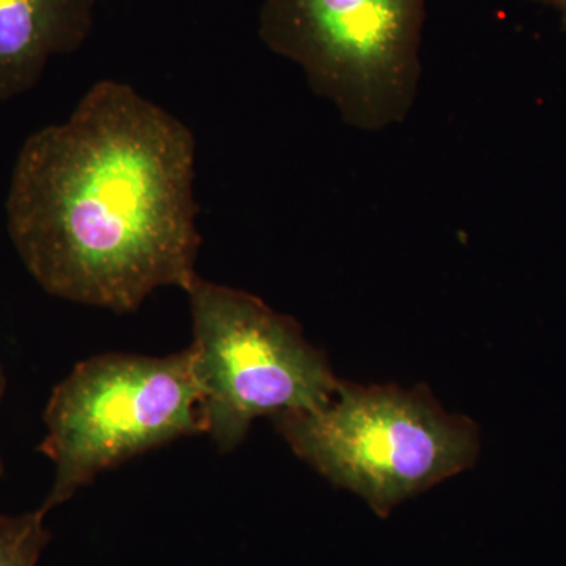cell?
I'll list each match as a JSON object with an SVG mask.
<instances>
[{
    "instance_id": "cell-2",
    "label": "cell",
    "mask_w": 566,
    "mask_h": 566,
    "mask_svg": "<svg viewBox=\"0 0 566 566\" xmlns=\"http://www.w3.org/2000/svg\"><path fill=\"white\" fill-rule=\"evenodd\" d=\"M275 428L294 453L378 515L474 464L479 431L427 389L342 382L329 405L282 412Z\"/></svg>"
},
{
    "instance_id": "cell-7",
    "label": "cell",
    "mask_w": 566,
    "mask_h": 566,
    "mask_svg": "<svg viewBox=\"0 0 566 566\" xmlns=\"http://www.w3.org/2000/svg\"><path fill=\"white\" fill-rule=\"evenodd\" d=\"M48 513L40 506L21 515H0V566H39L51 542Z\"/></svg>"
},
{
    "instance_id": "cell-9",
    "label": "cell",
    "mask_w": 566,
    "mask_h": 566,
    "mask_svg": "<svg viewBox=\"0 0 566 566\" xmlns=\"http://www.w3.org/2000/svg\"><path fill=\"white\" fill-rule=\"evenodd\" d=\"M532 2L543 3V6L556 10L566 28V0H532Z\"/></svg>"
},
{
    "instance_id": "cell-5",
    "label": "cell",
    "mask_w": 566,
    "mask_h": 566,
    "mask_svg": "<svg viewBox=\"0 0 566 566\" xmlns=\"http://www.w3.org/2000/svg\"><path fill=\"white\" fill-rule=\"evenodd\" d=\"M186 293L205 434L221 452L237 449L259 417L315 411L334 400L342 381L292 316L200 275Z\"/></svg>"
},
{
    "instance_id": "cell-8",
    "label": "cell",
    "mask_w": 566,
    "mask_h": 566,
    "mask_svg": "<svg viewBox=\"0 0 566 566\" xmlns=\"http://www.w3.org/2000/svg\"><path fill=\"white\" fill-rule=\"evenodd\" d=\"M7 386H9V378H7L6 368L0 364V409H2L3 400H6ZM6 472V463H3L2 453H0V479Z\"/></svg>"
},
{
    "instance_id": "cell-1",
    "label": "cell",
    "mask_w": 566,
    "mask_h": 566,
    "mask_svg": "<svg viewBox=\"0 0 566 566\" xmlns=\"http://www.w3.org/2000/svg\"><path fill=\"white\" fill-rule=\"evenodd\" d=\"M193 178L185 123L132 85L96 82L69 120L22 145L7 196L11 244L51 296L132 314L199 275Z\"/></svg>"
},
{
    "instance_id": "cell-6",
    "label": "cell",
    "mask_w": 566,
    "mask_h": 566,
    "mask_svg": "<svg viewBox=\"0 0 566 566\" xmlns=\"http://www.w3.org/2000/svg\"><path fill=\"white\" fill-rule=\"evenodd\" d=\"M96 0H0V99L39 84L51 59L80 50Z\"/></svg>"
},
{
    "instance_id": "cell-3",
    "label": "cell",
    "mask_w": 566,
    "mask_h": 566,
    "mask_svg": "<svg viewBox=\"0 0 566 566\" xmlns=\"http://www.w3.org/2000/svg\"><path fill=\"white\" fill-rule=\"evenodd\" d=\"M39 452L54 464L44 510L102 472L207 431L191 348L164 357L107 353L82 360L52 389Z\"/></svg>"
},
{
    "instance_id": "cell-4",
    "label": "cell",
    "mask_w": 566,
    "mask_h": 566,
    "mask_svg": "<svg viewBox=\"0 0 566 566\" xmlns=\"http://www.w3.org/2000/svg\"><path fill=\"white\" fill-rule=\"evenodd\" d=\"M428 0H264L259 35L303 69L346 125L376 133L405 122L422 77Z\"/></svg>"
}]
</instances>
